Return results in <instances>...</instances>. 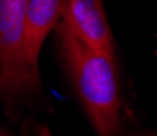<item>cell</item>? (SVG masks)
Instances as JSON below:
<instances>
[{
  "label": "cell",
  "mask_w": 157,
  "mask_h": 136,
  "mask_svg": "<svg viewBox=\"0 0 157 136\" xmlns=\"http://www.w3.org/2000/svg\"><path fill=\"white\" fill-rule=\"evenodd\" d=\"M28 0H0V90L8 97L39 89V77L29 71L23 52Z\"/></svg>",
  "instance_id": "7a4b0ae2"
},
{
  "label": "cell",
  "mask_w": 157,
  "mask_h": 136,
  "mask_svg": "<svg viewBox=\"0 0 157 136\" xmlns=\"http://www.w3.org/2000/svg\"><path fill=\"white\" fill-rule=\"evenodd\" d=\"M64 0H28L23 30L25 59L36 77H39V56L48 35L61 23Z\"/></svg>",
  "instance_id": "277c9868"
},
{
  "label": "cell",
  "mask_w": 157,
  "mask_h": 136,
  "mask_svg": "<svg viewBox=\"0 0 157 136\" xmlns=\"http://www.w3.org/2000/svg\"><path fill=\"white\" fill-rule=\"evenodd\" d=\"M0 136H10V134H7L5 131H2V130H0Z\"/></svg>",
  "instance_id": "5b68a950"
},
{
  "label": "cell",
  "mask_w": 157,
  "mask_h": 136,
  "mask_svg": "<svg viewBox=\"0 0 157 136\" xmlns=\"http://www.w3.org/2000/svg\"><path fill=\"white\" fill-rule=\"evenodd\" d=\"M57 38L69 79L97 136H118L121 94L116 61L85 46L62 23Z\"/></svg>",
  "instance_id": "6da1fadb"
},
{
  "label": "cell",
  "mask_w": 157,
  "mask_h": 136,
  "mask_svg": "<svg viewBox=\"0 0 157 136\" xmlns=\"http://www.w3.org/2000/svg\"><path fill=\"white\" fill-rule=\"evenodd\" d=\"M61 23L90 49L116 61L115 40L103 0H64Z\"/></svg>",
  "instance_id": "3957f363"
}]
</instances>
